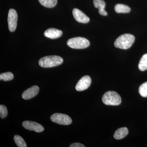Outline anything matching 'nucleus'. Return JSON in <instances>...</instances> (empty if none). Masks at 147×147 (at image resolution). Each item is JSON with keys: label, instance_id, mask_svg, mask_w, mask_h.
I'll list each match as a JSON object with an SVG mask.
<instances>
[{"label": "nucleus", "instance_id": "nucleus-6", "mask_svg": "<svg viewBox=\"0 0 147 147\" xmlns=\"http://www.w3.org/2000/svg\"><path fill=\"white\" fill-rule=\"evenodd\" d=\"M18 14L15 9H11L9 11L7 22L9 30L10 32L15 30L17 26Z\"/></svg>", "mask_w": 147, "mask_h": 147}, {"label": "nucleus", "instance_id": "nucleus-3", "mask_svg": "<svg viewBox=\"0 0 147 147\" xmlns=\"http://www.w3.org/2000/svg\"><path fill=\"white\" fill-rule=\"evenodd\" d=\"M102 100L104 104L108 105H118L121 102L120 96L113 91L105 92L102 96Z\"/></svg>", "mask_w": 147, "mask_h": 147}, {"label": "nucleus", "instance_id": "nucleus-15", "mask_svg": "<svg viewBox=\"0 0 147 147\" xmlns=\"http://www.w3.org/2000/svg\"><path fill=\"white\" fill-rule=\"evenodd\" d=\"M38 1L45 7L52 8L57 5V0H38Z\"/></svg>", "mask_w": 147, "mask_h": 147}, {"label": "nucleus", "instance_id": "nucleus-21", "mask_svg": "<svg viewBox=\"0 0 147 147\" xmlns=\"http://www.w3.org/2000/svg\"><path fill=\"white\" fill-rule=\"evenodd\" d=\"M70 147H85V146L80 143H75L71 144L69 146Z\"/></svg>", "mask_w": 147, "mask_h": 147}, {"label": "nucleus", "instance_id": "nucleus-20", "mask_svg": "<svg viewBox=\"0 0 147 147\" xmlns=\"http://www.w3.org/2000/svg\"><path fill=\"white\" fill-rule=\"evenodd\" d=\"M8 114L7 108L5 105H0V117L1 118L4 119L7 117Z\"/></svg>", "mask_w": 147, "mask_h": 147}, {"label": "nucleus", "instance_id": "nucleus-14", "mask_svg": "<svg viewBox=\"0 0 147 147\" xmlns=\"http://www.w3.org/2000/svg\"><path fill=\"white\" fill-rule=\"evenodd\" d=\"M115 10L118 13H127L130 11V8L125 5L117 4L115 6Z\"/></svg>", "mask_w": 147, "mask_h": 147}, {"label": "nucleus", "instance_id": "nucleus-8", "mask_svg": "<svg viewBox=\"0 0 147 147\" xmlns=\"http://www.w3.org/2000/svg\"><path fill=\"white\" fill-rule=\"evenodd\" d=\"M91 83V79L89 76L82 77L76 84L75 89L77 91H82L87 89Z\"/></svg>", "mask_w": 147, "mask_h": 147}, {"label": "nucleus", "instance_id": "nucleus-7", "mask_svg": "<svg viewBox=\"0 0 147 147\" xmlns=\"http://www.w3.org/2000/svg\"><path fill=\"white\" fill-rule=\"evenodd\" d=\"M22 125L26 129L36 132H41L44 130V127L40 124L32 121H24L22 123Z\"/></svg>", "mask_w": 147, "mask_h": 147}, {"label": "nucleus", "instance_id": "nucleus-10", "mask_svg": "<svg viewBox=\"0 0 147 147\" xmlns=\"http://www.w3.org/2000/svg\"><path fill=\"white\" fill-rule=\"evenodd\" d=\"M39 88L36 86H33L25 90L22 94V97L25 100H28L34 97L38 94Z\"/></svg>", "mask_w": 147, "mask_h": 147}, {"label": "nucleus", "instance_id": "nucleus-5", "mask_svg": "<svg viewBox=\"0 0 147 147\" xmlns=\"http://www.w3.org/2000/svg\"><path fill=\"white\" fill-rule=\"evenodd\" d=\"M50 119L53 122L62 125H69L72 123L71 119L69 116L61 113L53 114L51 116Z\"/></svg>", "mask_w": 147, "mask_h": 147}, {"label": "nucleus", "instance_id": "nucleus-18", "mask_svg": "<svg viewBox=\"0 0 147 147\" xmlns=\"http://www.w3.org/2000/svg\"><path fill=\"white\" fill-rule=\"evenodd\" d=\"M13 79V74L10 72H5L1 74H0V79L3 80L4 81H11Z\"/></svg>", "mask_w": 147, "mask_h": 147}, {"label": "nucleus", "instance_id": "nucleus-1", "mask_svg": "<svg viewBox=\"0 0 147 147\" xmlns=\"http://www.w3.org/2000/svg\"><path fill=\"white\" fill-rule=\"evenodd\" d=\"M63 62V59L61 57L53 55L41 58L38 61V64L41 67L49 68L60 65Z\"/></svg>", "mask_w": 147, "mask_h": 147}, {"label": "nucleus", "instance_id": "nucleus-4", "mask_svg": "<svg viewBox=\"0 0 147 147\" xmlns=\"http://www.w3.org/2000/svg\"><path fill=\"white\" fill-rule=\"evenodd\" d=\"M69 47L73 49H82L87 48L89 46V41L85 38L76 37L69 39L67 41Z\"/></svg>", "mask_w": 147, "mask_h": 147}, {"label": "nucleus", "instance_id": "nucleus-17", "mask_svg": "<svg viewBox=\"0 0 147 147\" xmlns=\"http://www.w3.org/2000/svg\"><path fill=\"white\" fill-rule=\"evenodd\" d=\"M13 139L17 146L18 147H27L26 144L24 141V139L19 135H16L14 136Z\"/></svg>", "mask_w": 147, "mask_h": 147}, {"label": "nucleus", "instance_id": "nucleus-9", "mask_svg": "<svg viewBox=\"0 0 147 147\" xmlns=\"http://www.w3.org/2000/svg\"><path fill=\"white\" fill-rule=\"evenodd\" d=\"M74 17L77 22L83 24H87L90 21V19L82 11L75 8L72 11Z\"/></svg>", "mask_w": 147, "mask_h": 147}, {"label": "nucleus", "instance_id": "nucleus-12", "mask_svg": "<svg viewBox=\"0 0 147 147\" xmlns=\"http://www.w3.org/2000/svg\"><path fill=\"white\" fill-rule=\"evenodd\" d=\"M95 7L98 9V12L102 16H107L108 13L105 10V3L103 0H94Z\"/></svg>", "mask_w": 147, "mask_h": 147}, {"label": "nucleus", "instance_id": "nucleus-11", "mask_svg": "<svg viewBox=\"0 0 147 147\" xmlns=\"http://www.w3.org/2000/svg\"><path fill=\"white\" fill-rule=\"evenodd\" d=\"M62 32L58 29L51 28L47 29L44 32V36L51 39H56L61 36Z\"/></svg>", "mask_w": 147, "mask_h": 147}, {"label": "nucleus", "instance_id": "nucleus-16", "mask_svg": "<svg viewBox=\"0 0 147 147\" xmlns=\"http://www.w3.org/2000/svg\"><path fill=\"white\" fill-rule=\"evenodd\" d=\"M138 67L139 70L142 71H145L147 69V54L142 56L139 61Z\"/></svg>", "mask_w": 147, "mask_h": 147}, {"label": "nucleus", "instance_id": "nucleus-19", "mask_svg": "<svg viewBox=\"0 0 147 147\" xmlns=\"http://www.w3.org/2000/svg\"><path fill=\"white\" fill-rule=\"evenodd\" d=\"M139 93L141 96L147 97V82L142 84L139 88Z\"/></svg>", "mask_w": 147, "mask_h": 147}, {"label": "nucleus", "instance_id": "nucleus-13", "mask_svg": "<svg viewBox=\"0 0 147 147\" xmlns=\"http://www.w3.org/2000/svg\"><path fill=\"white\" fill-rule=\"evenodd\" d=\"M128 133V130L126 127H121L117 129L114 134V137L117 140L123 139Z\"/></svg>", "mask_w": 147, "mask_h": 147}, {"label": "nucleus", "instance_id": "nucleus-2", "mask_svg": "<svg viewBox=\"0 0 147 147\" xmlns=\"http://www.w3.org/2000/svg\"><path fill=\"white\" fill-rule=\"evenodd\" d=\"M135 40L134 36L129 34H125L116 40L115 47L123 50H127L131 47Z\"/></svg>", "mask_w": 147, "mask_h": 147}]
</instances>
